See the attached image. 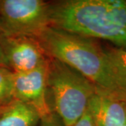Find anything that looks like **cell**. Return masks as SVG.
Listing matches in <instances>:
<instances>
[{
  "label": "cell",
  "instance_id": "cell-1",
  "mask_svg": "<svg viewBox=\"0 0 126 126\" xmlns=\"http://www.w3.org/2000/svg\"><path fill=\"white\" fill-rule=\"evenodd\" d=\"M50 26L126 49V1L65 0L50 4Z\"/></svg>",
  "mask_w": 126,
  "mask_h": 126
},
{
  "label": "cell",
  "instance_id": "cell-2",
  "mask_svg": "<svg viewBox=\"0 0 126 126\" xmlns=\"http://www.w3.org/2000/svg\"><path fill=\"white\" fill-rule=\"evenodd\" d=\"M46 55L67 64L97 88L126 97L116 86L103 48L94 39L50 26L36 37Z\"/></svg>",
  "mask_w": 126,
  "mask_h": 126
},
{
  "label": "cell",
  "instance_id": "cell-3",
  "mask_svg": "<svg viewBox=\"0 0 126 126\" xmlns=\"http://www.w3.org/2000/svg\"><path fill=\"white\" fill-rule=\"evenodd\" d=\"M47 88L55 112L64 126H74L86 112L97 87L81 73L58 60L49 58Z\"/></svg>",
  "mask_w": 126,
  "mask_h": 126
},
{
  "label": "cell",
  "instance_id": "cell-4",
  "mask_svg": "<svg viewBox=\"0 0 126 126\" xmlns=\"http://www.w3.org/2000/svg\"><path fill=\"white\" fill-rule=\"evenodd\" d=\"M50 26V4L44 1L0 0L4 34L37 37Z\"/></svg>",
  "mask_w": 126,
  "mask_h": 126
},
{
  "label": "cell",
  "instance_id": "cell-5",
  "mask_svg": "<svg viewBox=\"0 0 126 126\" xmlns=\"http://www.w3.org/2000/svg\"><path fill=\"white\" fill-rule=\"evenodd\" d=\"M0 44L8 67L14 72L31 71L47 63L49 59L36 37L2 34Z\"/></svg>",
  "mask_w": 126,
  "mask_h": 126
},
{
  "label": "cell",
  "instance_id": "cell-6",
  "mask_svg": "<svg viewBox=\"0 0 126 126\" xmlns=\"http://www.w3.org/2000/svg\"><path fill=\"white\" fill-rule=\"evenodd\" d=\"M48 61L26 72H14V97L32 107L41 118L52 113L46 97Z\"/></svg>",
  "mask_w": 126,
  "mask_h": 126
},
{
  "label": "cell",
  "instance_id": "cell-7",
  "mask_svg": "<svg viewBox=\"0 0 126 126\" xmlns=\"http://www.w3.org/2000/svg\"><path fill=\"white\" fill-rule=\"evenodd\" d=\"M87 110L95 126H123L126 123V97L97 88Z\"/></svg>",
  "mask_w": 126,
  "mask_h": 126
},
{
  "label": "cell",
  "instance_id": "cell-8",
  "mask_svg": "<svg viewBox=\"0 0 126 126\" xmlns=\"http://www.w3.org/2000/svg\"><path fill=\"white\" fill-rule=\"evenodd\" d=\"M41 120L34 109L16 99L0 109V126H38Z\"/></svg>",
  "mask_w": 126,
  "mask_h": 126
},
{
  "label": "cell",
  "instance_id": "cell-9",
  "mask_svg": "<svg viewBox=\"0 0 126 126\" xmlns=\"http://www.w3.org/2000/svg\"><path fill=\"white\" fill-rule=\"evenodd\" d=\"M109 70L116 86L126 95V49L118 47L104 48Z\"/></svg>",
  "mask_w": 126,
  "mask_h": 126
},
{
  "label": "cell",
  "instance_id": "cell-10",
  "mask_svg": "<svg viewBox=\"0 0 126 126\" xmlns=\"http://www.w3.org/2000/svg\"><path fill=\"white\" fill-rule=\"evenodd\" d=\"M14 100V72L0 67V109Z\"/></svg>",
  "mask_w": 126,
  "mask_h": 126
},
{
  "label": "cell",
  "instance_id": "cell-11",
  "mask_svg": "<svg viewBox=\"0 0 126 126\" xmlns=\"http://www.w3.org/2000/svg\"><path fill=\"white\" fill-rule=\"evenodd\" d=\"M38 126H64L61 120L55 113L52 112L49 115L42 118Z\"/></svg>",
  "mask_w": 126,
  "mask_h": 126
},
{
  "label": "cell",
  "instance_id": "cell-12",
  "mask_svg": "<svg viewBox=\"0 0 126 126\" xmlns=\"http://www.w3.org/2000/svg\"><path fill=\"white\" fill-rule=\"evenodd\" d=\"M72 126H95L90 113L86 110L84 114L78 121Z\"/></svg>",
  "mask_w": 126,
  "mask_h": 126
},
{
  "label": "cell",
  "instance_id": "cell-13",
  "mask_svg": "<svg viewBox=\"0 0 126 126\" xmlns=\"http://www.w3.org/2000/svg\"><path fill=\"white\" fill-rule=\"evenodd\" d=\"M0 67H8V63H7V61H6L4 53L3 52L2 48L1 46V44H0Z\"/></svg>",
  "mask_w": 126,
  "mask_h": 126
},
{
  "label": "cell",
  "instance_id": "cell-14",
  "mask_svg": "<svg viewBox=\"0 0 126 126\" xmlns=\"http://www.w3.org/2000/svg\"><path fill=\"white\" fill-rule=\"evenodd\" d=\"M126 126V124H125V125H124V126Z\"/></svg>",
  "mask_w": 126,
  "mask_h": 126
}]
</instances>
